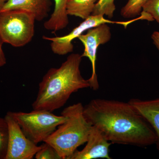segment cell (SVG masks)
I'll return each mask as SVG.
<instances>
[{
    "label": "cell",
    "mask_w": 159,
    "mask_h": 159,
    "mask_svg": "<svg viewBox=\"0 0 159 159\" xmlns=\"http://www.w3.org/2000/svg\"><path fill=\"white\" fill-rule=\"evenodd\" d=\"M83 113L112 144L145 147L156 143L153 129L129 102L93 99L84 107Z\"/></svg>",
    "instance_id": "obj_1"
},
{
    "label": "cell",
    "mask_w": 159,
    "mask_h": 159,
    "mask_svg": "<svg viewBox=\"0 0 159 159\" xmlns=\"http://www.w3.org/2000/svg\"><path fill=\"white\" fill-rule=\"evenodd\" d=\"M114 2L115 0H99L96 3L92 15H105L112 18L116 9Z\"/></svg>",
    "instance_id": "obj_15"
},
{
    "label": "cell",
    "mask_w": 159,
    "mask_h": 159,
    "mask_svg": "<svg viewBox=\"0 0 159 159\" xmlns=\"http://www.w3.org/2000/svg\"><path fill=\"white\" fill-rule=\"evenodd\" d=\"M9 131L5 118L0 117V159H5L8 148Z\"/></svg>",
    "instance_id": "obj_16"
},
{
    "label": "cell",
    "mask_w": 159,
    "mask_h": 159,
    "mask_svg": "<svg viewBox=\"0 0 159 159\" xmlns=\"http://www.w3.org/2000/svg\"><path fill=\"white\" fill-rule=\"evenodd\" d=\"M41 148L38 151L34 157L36 159H62L57 150L50 144L44 142Z\"/></svg>",
    "instance_id": "obj_17"
},
{
    "label": "cell",
    "mask_w": 159,
    "mask_h": 159,
    "mask_svg": "<svg viewBox=\"0 0 159 159\" xmlns=\"http://www.w3.org/2000/svg\"><path fill=\"white\" fill-rule=\"evenodd\" d=\"M8 126V148L5 159H32L41 146H37L24 134L17 122L7 112L5 116Z\"/></svg>",
    "instance_id": "obj_8"
},
{
    "label": "cell",
    "mask_w": 159,
    "mask_h": 159,
    "mask_svg": "<svg viewBox=\"0 0 159 159\" xmlns=\"http://www.w3.org/2000/svg\"><path fill=\"white\" fill-rule=\"evenodd\" d=\"M139 20H140L139 17L126 21H116L106 19L103 16L91 15L66 35L55 37H48L44 35L42 38L45 40L51 42V49L54 54L65 55L73 52L74 47L72 41L91 28L102 24H115L122 25L126 29L129 25Z\"/></svg>",
    "instance_id": "obj_6"
},
{
    "label": "cell",
    "mask_w": 159,
    "mask_h": 159,
    "mask_svg": "<svg viewBox=\"0 0 159 159\" xmlns=\"http://www.w3.org/2000/svg\"><path fill=\"white\" fill-rule=\"evenodd\" d=\"M7 0H0V11L2 10Z\"/></svg>",
    "instance_id": "obj_21"
},
{
    "label": "cell",
    "mask_w": 159,
    "mask_h": 159,
    "mask_svg": "<svg viewBox=\"0 0 159 159\" xmlns=\"http://www.w3.org/2000/svg\"><path fill=\"white\" fill-rule=\"evenodd\" d=\"M82 58L78 53L70 54L59 67L48 70L39 84L33 110L54 111L64 106L73 93L90 88L80 73Z\"/></svg>",
    "instance_id": "obj_2"
},
{
    "label": "cell",
    "mask_w": 159,
    "mask_h": 159,
    "mask_svg": "<svg viewBox=\"0 0 159 159\" xmlns=\"http://www.w3.org/2000/svg\"><path fill=\"white\" fill-rule=\"evenodd\" d=\"M111 38V29L107 24H101L91 28L87 31L86 34H81L78 38L84 46V50L81 56L88 57L91 63L92 75L88 80L90 88L94 91H97L99 89L96 70L97 49L100 45L108 42Z\"/></svg>",
    "instance_id": "obj_7"
},
{
    "label": "cell",
    "mask_w": 159,
    "mask_h": 159,
    "mask_svg": "<svg viewBox=\"0 0 159 159\" xmlns=\"http://www.w3.org/2000/svg\"><path fill=\"white\" fill-rule=\"evenodd\" d=\"M141 12L146 13L159 24V0H147L142 6Z\"/></svg>",
    "instance_id": "obj_18"
},
{
    "label": "cell",
    "mask_w": 159,
    "mask_h": 159,
    "mask_svg": "<svg viewBox=\"0 0 159 159\" xmlns=\"http://www.w3.org/2000/svg\"><path fill=\"white\" fill-rule=\"evenodd\" d=\"M83 110L81 102L65 108L61 115L66 116L67 120L44 142L53 146L62 159H70L77 148L87 141L92 125L85 119Z\"/></svg>",
    "instance_id": "obj_3"
},
{
    "label": "cell",
    "mask_w": 159,
    "mask_h": 159,
    "mask_svg": "<svg viewBox=\"0 0 159 159\" xmlns=\"http://www.w3.org/2000/svg\"><path fill=\"white\" fill-rule=\"evenodd\" d=\"M85 147L76 150L70 159H111L109 148L112 143L107 141L97 127L92 125Z\"/></svg>",
    "instance_id": "obj_9"
},
{
    "label": "cell",
    "mask_w": 159,
    "mask_h": 159,
    "mask_svg": "<svg viewBox=\"0 0 159 159\" xmlns=\"http://www.w3.org/2000/svg\"><path fill=\"white\" fill-rule=\"evenodd\" d=\"M8 113L17 122L26 136L37 145L44 142L67 119L64 115L56 116L43 110H33L29 113Z\"/></svg>",
    "instance_id": "obj_5"
},
{
    "label": "cell",
    "mask_w": 159,
    "mask_h": 159,
    "mask_svg": "<svg viewBox=\"0 0 159 159\" xmlns=\"http://www.w3.org/2000/svg\"><path fill=\"white\" fill-rule=\"evenodd\" d=\"M154 44L156 46L159 51V31H155L153 32L151 36Z\"/></svg>",
    "instance_id": "obj_20"
},
{
    "label": "cell",
    "mask_w": 159,
    "mask_h": 159,
    "mask_svg": "<svg viewBox=\"0 0 159 159\" xmlns=\"http://www.w3.org/2000/svg\"><path fill=\"white\" fill-rule=\"evenodd\" d=\"M35 17L23 10L0 11V36L4 43L15 48L24 47L34 34Z\"/></svg>",
    "instance_id": "obj_4"
},
{
    "label": "cell",
    "mask_w": 159,
    "mask_h": 159,
    "mask_svg": "<svg viewBox=\"0 0 159 159\" xmlns=\"http://www.w3.org/2000/svg\"><path fill=\"white\" fill-rule=\"evenodd\" d=\"M54 9L50 18L44 23L43 26L47 30L53 33L64 29L68 25V15L67 6L69 0H54Z\"/></svg>",
    "instance_id": "obj_12"
},
{
    "label": "cell",
    "mask_w": 159,
    "mask_h": 159,
    "mask_svg": "<svg viewBox=\"0 0 159 159\" xmlns=\"http://www.w3.org/2000/svg\"><path fill=\"white\" fill-rule=\"evenodd\" d=\"M147 0H128L121 9L120 13L125 18H133L141 14L142 7Z\"/></svg>",
    "instance_id": "obj_14"
},
{
    "label": "cell",
    "mask_w": 159,
    "mask_h": 159,
    "mask_svg": "<svg viewBox=\"0 0 159 159\" xmlns=\"http://www.w3.org/2000/svg\"><path fill=\"white\" fill-rule=\"evenodd\" d=\"M97 2V0H69L67 14L85 20L92 15Z\"/></svg>",
    "instance_id": "obj_13"
},
{
    "label": "cell",
    "mask_w": 159,
    "mask_h": 159,
    "mask_svg": "<svg viewBox=\"0 0 159 159\" xmlns=\"http://www.w3.org/2000/svg\"><path fill=\"white\" fill-rule=\"evenodd\" d=\"M52 0H7L1 11L21 10L34 16L36 21H41L48 16Z\"/></svg>",
    "instance_id": "obj_10"
},
{
    "label": "cell",
    "mask_w": 159,
    "mask_h": 159,
    "mask_svg": "<svg viewBox=\"0 0 159 159\" xmlns=\"http://www.w3.org/2000/svg\"><path fill=\"white\" fill-rule=\"evenodd\" d=\"M128 102L153 129L157 136L155 144L159 152V98L151 100L132 99Z\"/></svg>",
    "instance_id": "obj_11"
},
{
    "label": "cell",
    "mask_w": 159,
    "mask_h": 159,
    "mask_svg": "<svg viewBox=\"0 0 159 159\" xmlns=\"http://www.w3.org/2000/svg\"><path fill=\"white\" fill-rule=\"evenodd\" d=\"M4 43L2 38L0 36V67L3 66L6 64V58L5 53L3 51L2 45Z\"/></svg>",
    "instance_id": "obj_19"
}]
</instances>
